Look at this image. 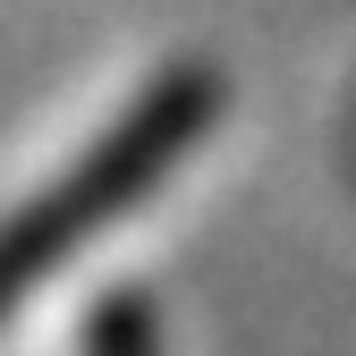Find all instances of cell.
Instances as JSON below:
<instances>
[{
    "mask_svg": "<svg viewBox=\"0 0 356 356\" xmlns=\"http://www.w3.org/2000/svg\"><path fill=\"white\" fill-rule=\"evenodd\" d=\"M212 119H220V76L204 60H170V68H153L136 94L119 102V119L68 170H51L26 204L0 212V323H9L68 254H85L102 229H119V220L212 136Z\"/></svg>",
    "mask_w": 356,
    "mask_h": 356,
    "instance_id": "6da1fadb",
    "label": "cell"
},
{
    "mask_svg": "<svg viewBox=\"0 0 356 356\" xmlns=\"http://www.w3.org/2000/svg\"><path fill=\"white\" fill-rule=\"evenodd\" d=\"M85 356H161V323H153V305H145L136 289L102 297L94 314H85Z\"/></svg>",
    "mask_w": 356,
    "mask_h": 356,
    "instance_id": "7a4b0ae2",
    "label": "cell"
}]
</instances>
